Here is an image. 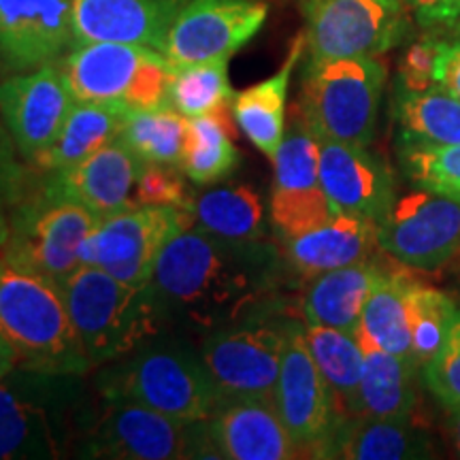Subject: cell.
I'll use <instances>...</instances> for the list:
<instances>
[{
	"label": "cell",
	"mask_w": 460,
	"mask_h": 460,
	"mask_svg": "<svg viewBox=\"0 0 460 460\" xmlns=\"http://www.w3.org/2000/svg\"><path fill=\"white\" fill-rule=\"evenodd\" d=\"M407 309H410L411 358L418 367H427L444 345L458 309L446 292L418 281H411L407 292Z\"/></svg>",
	"instance_id": "cell-36"
},
{
	"label": "cell",
	"mask_w": 460,
	"mask_h": 460,
	"mask_svg": "<svg viewBox=\"0 0 460 460\" xmlns=\"http://www.w3.org/2000/svg\"><path fill=\"white\" fill-rule=\"evenodd\" d=\"M217 458L290 460L301 452L281 422L273 399H228L205 420Z\"/></svg>",
	"instance_id": "cell-21"
},
{
	"label": "cell",
	"mask_w": 460,
	"mask_h": 460,
	"mask_svg": "<svg viewBox=\"0 0 460 460\" xmlns=\"http://www.w3.org/2000/svg\"><path fill=\"white\" fill-rule=\"evenodd\" d=\"M60 290L92 367H105L164 335L147 284L130 286L102 269L79 267Z\"/></svg>",
	"instance_id": "cell-5"
},
{
	"label": "cell",
	"mask_w": 460,
	"mask_h": 460,
	"mask_svg": "<svg viewBox=\"0 0 460 460\" xmlns=\"http://www.w3.org/2000/svg\"><path fill=\"white\" fill-rule=\"evenodd\" d=\"M194 222L209 233L226 239H262L264 205L261 194L250 186H224L194 199Z\"/></svg>",
	"instance_id": "cell-34"
},
{
	"label": "cell",
	"mask_w": 460,
	"mask_h": 460,
	"mask_svg": "<svg viewBox=\"0 0 460 460\" xmlns=\"http://www.w3.org/2000/svg\"><path fill=\"white\" fill-rule=\"evenodd\" d=\"M273 160L271 220L281 239H292L335 214L320 183V141L296 115Z\"/></svg>",
	"instance_id": "cell-15"
},
{
	"label": "cell",
	"mask_w": 460,
	"mask_h": 460,
	"mask_svg": "<svg viewBox=\"0 0 460 460\" xmlns=\"http://www.w3.org/2000/svg\"><path fill=\"white\" fill-rule=\"evenodd\" d=\"M305 341L331 390L341 422L358 416L360 384L365 373V349L358 332L305 324Z\"/></svg>",
	"instance_id": "cell-28"
},
{
	"label": "cell",
	"mask_w": 460,
	"mask_h": 460,
	"mask_svg": "<svg viewBox=\"0 0 460 460\" xmlns=\"http://www.w3.org/2000/svg\"><path fill=\"white\" fill-rule=\"evenodd\" d=\"M152 51L156 49L111 41L73 45L62 73L75 102L124 101L137 71Z\"/></svg>",
	"instance_id": "cell-23"
},
{
	"label": "cell",
	"mask_w": 460,
	"mask_h": 460,
	"mask_svg": "<svg viewBox=\"0 0 460 460\" xmlns=\"http://www.w3.org/2000/svg\"><path fill=\"white\" fill-rule=\"evenodd\" d=\"M79 377L15 367L0 382V460L65 456L79 439Z\"/></svg>",
	"instance_id": "cell-4"
},
{
	"label": "cell",
	"mask_w": 460,
	"mask_h": 460,
	"mask_svg": "<svg viewBox=\"0 0 460 460\" xmlns=\"http://www.w3.org/2000/svg\"><path fill=\"white\" fill-rule=\"evenodd\" d=\"M180 172L181 169H172V166L146 164L135 188V203L180 207V209H186L192 214L194 199L188 192Z\"/></svg>",
	"instance_id": "cell-40"
},
{
	"label": "cell",
	"mask_w": 460,
	"mask_h": 460,
	"mask_svg": "<svg viewBox=\"0 0 460 460\" xmlns=\"http://www.w3.org/2000/svg\"><path fill=\"white\" fill-rule=\"evenodd\" d=\"M99 220L45 180L41 192L13 214L3 256L60 286L82 267L79 250Z\"/></svg>",
	"instance_id": "cell-8"
},
{
	"label": "cell",
	"mask_w": 460,
	"mask_h": 460,
	"mask_svg": "<svg viewBox=\"0 0 460 460\" xmlns=\"http://www.w3.org/2000/svg\"><path fill=\"white\" fill-rule=\"evenodd\" d=\"M241 164L234 146V128L228 107L188 118V137L183 147L181 171L197 186L226 180Z\"/></svg>",
	"instance_id": "cell-31"
},
{
	"label": "cell",
	"mask_w": 460,
	"mask_h": 460,
	"mask_svg": "<svg viewBox=\"0 0 460 460\" xmlns=\"http://www.w3.org/2000/svg\"><path fill=\"white\" fill-rule=\"evenodd\" d=\"M273 405L301 456L329 458L341 418L305 341V326L296 320L288 326Z\"/></svg>",
	"instance_id": "cell-12"
},
{
	"label": "cell",
	"mask_w": 460,
	"mask_h": 460,
	"mask_svg": "<svg viewBox=\"0 0 460 460\" xmlns=\"http://www.w3.org/2000/svg\"><path fill=\"white\" fill-rule=\"evenodd\" d=\"M188 118L172 107L128 109L119 141L146 164L181 169Z\"/></svg>",
	"instance_id": "cell-33"
},
{
	"label": "cell",
	"mask_w": 460,
	"mask_h": 460,
	"mask_svg": "<svg viewBox=\"0 0 460 460\" xmlns=\"http://www.w3.org/2000/svg\"><path fill=\"white\" fill-rule=\"evenodd\" d=\"M278 256L256 241L226 239L200 226L177 233L147 281L163 329L209 335L267 307Z\"/></svg>",
	"instance_id": "cell-1"
},
{
	"label": "cell",
	"mask_w": 460,
	"mask_h": 460,
	"mask_svg": "<svg viewBox=\"0 0 460 460\" xmlns=\"http://www.w3.org/2000/svg\"><path fill=\"white\" fill-rule=\"evenodd\" d=\"M190 0H73V45L111 41L163 51Z\"/></svg>",
	"instance_id": "cell-20"
},
{
	"label": "cell",
	"mask_w": 460,
	"mask_h": 460,
	"mask_svg": "<svg viewBox=\"0 0 460 460\" xmlns=\"http://www.w3.org/2000/svg\"><path fill=\"white\" fill-rule=\"evenodd\" d=\"M410 0H303L309 62L377 58L410 34Z\"/></svg>",
	"instance_id": "cell-10"
},
{
	"label": "cell",
	"mask_w": 460,
	"mask_h": 460,
	"mask_svg": "<svg viewBox=\"0 0 460 460\" xmlns=\"http://www.w3.org/2000/svg\"><path fill=\"white\" fill-rule=\"evenodd\" d=\"M267 307L200 339V356L222 401L273 399L290 320Z\"/></svg>",
	"instance_id": "cell-9"
},
{
	"label": "cell",
	"mask_w": 460,
	"mask_h": 460,
	"mask_svg": "<svg viewBox=\"0 0 460 460\" xmlns=\"http://www.w3.org/2000/svg\"><path fill=\"white\" fill-rule=\"evenodd\" d=\"M146 163L115 139L82 163L60 171H45V180L62 197L107 217L135 203V188Z\"/></svg>",
	"instance_id": "cell-19"
},
{
	"label": "cell",
	"mask_w": 460,
	"mask_h": 460,
	"mask_svg": "<svg viewBox=\"0 0 460 460\" xmlns=\"http://www.w3.org/2000/svg\"><path fill=\"white\" fill-rule=\"evenodd\" d=\"M377 243L402 267L441 269L460 256V200L430 190L394 199L377 222Z\"/></svg>",
	"instance_id": "cell-13"
},
{
	"label": "cell",
	"mask_w": 460,
	"mask_h": 460,
	"mask_svg": "<svg viewBox=\"0 0 460 460\" xmlns=\"http://www.w3.org/2000/svg\"><path fill=\"white\" fill-rule=\"evenodd\" d=\"M320 141V183L335 214L379 222L394 203L393 172L369 147Z\"/></svg>",
	"instance_id": "cell-17"
},
{
	"label": "cell",
	"mask_w": 460,
	"mask_h": 460,
	"mask_svg": "<svg viewBox=\"0 0 460 460\" xmlns=\"http://www.w3.org/2000/svg\"><path fill=\"white\" fill-rule=\"evenodd\" d=\"M358 339L365 349L358 416L411 418L418 402L416 371L420 367L411 358L388 354L367 339Z\"/></svg>",
	"instance_id": "cell-30"
},
{
	"label": "cell",
	"mask_w": 460,
	"mask_h": 460,
	"mask_svg": "<svg viewBox=\"0 0 460 460\" xmlns=\"http://www.w3.org/2000/svg\"><path fill=\"white\" fill-rule=\"evenodd\" d=\"M427 430L411 418H349L339 424L329 458L407 460L433 456Z\"/></svg>",
	"instance_id": "cell-26"
},
{
	"label": "cell",
	"mask_w": 460,
	"mask_h": 460,
	"mask_svg": "<svg viewBox=\"0 0 460 460\" xmlns=\"http://www.w3.org/2000/svg\"><path fill=\"white\" fill-rule=\"evenodd\" d=\"M305 48H307L305 32L296 34L279 71L261 84L250 85L233 101L234 122L245 132L252 146L267 158L275 156L281 139H284L288 88H290L292 73L305 54Z\"/></svg>",
	"instance_id": "cell-25"
},
{
	"label": "cell",
	"mask_w": 460,
	"mask_h": 460,
	"mask_svg": "<svg viewBox=\"0 0 460 460\" xmlns=\"http://www.w3.org/2000/svg\"><path fill=\"white\" fill-rule=\"evenodd\" d=\"M73 105V92L56 62L0 84V113L15 146L32 163L54 146Z\"/></svg>",
	"instance_id": "cell-16"
},
{
	"label": "cell",
	"mask_w": 460,
	"mask_h": 460,
	"mask_svg": "<svg viewBox=\"0 0 460 460\" xmlns=\"http://www.w3.org/2000/svg\"><path fill=\"white\" fill-rule=\"evenodd\" d=\"M450 435H452L454 450H456V454L460 456V407L450 410Z\"/></svg>",
	"instance_id": "cell-45"
},
{
	"label": "cell",
	"mask_w": 460,
	"mask_h": 460,
	"mask_svg": "<svg viewBox=\"0 0 460 460\" xmlns=\"http://www.w3.org/2000/svg\"><path fill=\"white\" fill-rule=\"evenodd\" d=\"M128 105L111 102H75L54 146L34 164L43 171H60L82 163L107 143L119 139Z\"/></svg>",
	"instance_id": "cell-29"
},
{
	"label": "cell",
	"mask_w": 460,
	"mask_h": 460,
	"mask_svg": "<svg viewBox=\"0 0 460 460\" xmlns=\"http://www.w3.org/2000/svg\"><path fill=\"white\" fill-rule=\"evenodd\" d=\"M17 365H20V356H17L15 348L9 343L7 337L0 335V382H3Z\"/></svg>",
	"instance_id": "cell-44"
},
{
	"label": "cell",
	"mask_w": 460,
	"mask_h": 460,
	"mask_svg": "<svg viewBox=\"0 0 460 460\" xmlns=\"http://www.w3.org/2000/svg\"><path fill=\"white\" fill-rule=\"evenodd\" d=\"M73 45V0H0V65L28 71Z\"/></svg>",
	"instance_id": "cell-18"
},
{
	"label": "cell",
	"mask_w": 460,
	"mask_h": 460,
	"mask_svg": "<svg viewBox=\"0 0 460 460\" xmlns=\"http://www.w3.org/2000/svg\"><path fill=\"white\" fill-rule=\"evenodd\" d=\"M437 37L422 39V41L413 43L407 54L402 56L401 71H399V84L411 90H424L435 84L433 71H435V58H437Z\"/></svg>",
	"instance_id": "cell-42"
},
{
	"label": "cell",
	"mask_w": 460,
	"mask_h": 460,
	"mask_svg": "<svg viewBox=\"0 0 460 460\" xmlns=\"http://www.w3.org/2000/svg\"><path fill=\"white\" fill-rule=\"evenodd\" d=\"M190 226L194 216L180 207L132 205L96 222L79 250V264L102 269L130 286H146L164 245Z\"/></svg>",
	"instance_id": "cell-11"
},
{
	"label": "cell",
	"mask_w": 460,
	"mask_h": 460,
	"mask_svg": "<svg viewBox=\"0 0 460 460\" xmlns=\"http://www.w3.org/2000/svg\"><path fill=\"white\" fill-rule=\"evenodd\" d=\"M228 60L200 62L172 68L171 107L186 118L217 111L233 102V88L228 82Z\"/></svg>",
	"instance_id": "cell-35"
},
{
	"label": "cell",
	"mask_w": 460,
	"mask_h": 460,
	"mask_svg": "<svg viewBox=\"0 0 460 460\" xmlns=\"http://www.w3.org/2000/svg\"><path fill=\"white\" fill-rule=\"evenodd\" d=\"M410 7L430 37H460V0H410Z\"/></svg>",
	"instance_id": "cell-41"
},
{
	"label": "cell",
	"mask_w": 460,
	"mask_h": 460,
	"mask_svg": "<svg viewBox=\"0 0 460 460\" xmlns=\"http://www.w3.org/2000/svg\"><path fill=\"white\" fill-rule=\"evenodd\" d=\"M109 365L96 379L101 394L141 402L175 422H200L222 402L200 349L180 337L158 335Z\"/></svg>",
	"instance_id": "cell-2"
},
{
	"label": "cell",
	"mask_w": 460,
	"mask_h": 460,
	"mask_svg": "<svg viewBox=\"0 0 460 460\" xmlns=\"http://www.w3.org/2000/svg\"><path fill=\"white\" fill-rule=\"evenodd\" d=\"M394 119L401 132V149L460 143V101L439 84L424 90L396 84Z\"/></svg>",
	"instance_id": "cell-27"
},
{
	"label": "cell",
	"mask_w": 460,
	"mask_h": 460,
	"mask_svg": "<svg viewBox=\"0 0 460 460\" xmlns=\"http://www.w3.org/2000/svg\"><path fill=\"white\" fill-rule=\"evenodd\" d=\"M286 258L307 279L332 269L371 261L377 243V224L358 216L332 214L307 233L284 239Z\"/></svg>",
	"instance_id": "cell-22"
},
{
	"label": "cell",
	"mask_w": 460,
	"mask_h": 460,
	"mask_svg": "<svg viewBox=\"0 0 460 460\" xmlns=\"http://www.w3.org/2000/svg\"><path fill=\"white\" fill-rule=\"evenodd\" d=\"M0 335L24 369L84 376L92 369L60 286L0 256Z\"/></svg>",
	"instance_id": "cell-3"
},
{
	"label": "cell",
	"mask_w": 460,
	"mask_h": 460,
	"mask_svg": "<svg viewBox=\"0 0 460 460\" xmlns=\"http://www.w3.org/2000/svg\"><path fill=\"white\" fill-rule=\"evenodd\" d=\"M267 15L261 0H190L166 34L163 56L172 68L230 58L256 37Z\"/></svg>",
	"instance_id": "cell-14"
},
{
	"label": "cell",
	"mask_w": 460,
	"mask_h": 460,
	"mask_svg": "<svg viewBox=\"0 0 460 460\" xmlns=\"http://www.w3.org/2000/svg\"><path fill=\"white\" fill-rule=\"evenodd\" d=\"M401 160L418 188L460 200V143L446 147H402Z\"/></svg>",
	"instance_id": "cell-37"
},
{
	"label": "cell",
	"mask_w": 460,
	"mask_h": 460,
	"mask_svg": "<svg viewBox=\"0 0 460 460\" xmlns=\"http://www.w3.org/2000/svg\"><path fill=\"white\" fill-rule=\"evenodd\" d=\"M382 273L379 264L365 261L315 275L301 303L305 324L358 332L362 309Z\"/></svg>",
	"instance_id": "cell-24"
},
{
	"label": "cell",
	"mask_w": 460,
	"mask_h": 460,
	"mask_svg": "<svg viewBox=\"0 0 460 460\" xmlns=\"http://www.w3.org/2000/svg\"><path fill=\"white\" fill-rule=\"evenodd\" d=\"M172 66L163 51H152L132 79L124 102L130 109H163L171 107Z\"/></svg>",
	"instance_id": "cell-39"
},
{
	"label": "cell",
	"mask_w": 460,
	"mask_h": 460,
	"mask_svg": "<svg viewBox=\"0 0 460 460\" xmlns=\"http://www.w3.org/2000/svg\"><path fill=\"white\" fill-rule=\"evenodd\" d=\"M94 422L85 430L77 456L113 460L217 458L205 420L181 424L122 396L101 394Z\"/></svg>",
	"instance_id": "cell-7"
},
{
	"label": "cell",
	"mask_w": 460,
	"mask_h": 460,
	"mask_svg": "<svg viewBox=\"0 0 460 460\" xmlns=\"http://www.w3.org/2000/svg\"><path fill=\"white\" fill-rule=\"evenodd\" d=\"M424 382L447 410L460 407V309L441 349L424 367Z\"/></svg>",
	"instance_id": "cell-38"
},
{
	"label": "cell",
	"mask_w": 460,
	"mask_h": 460,
	"mask_svg": "<svg viewBox=\"0 0 460 460\" xmlns=\"http://www.w3.org/2000/svg\"><path fill=\"white\" fill-rule=\"evenodd\" d=\"M7 237H9V226L4 224L3 214H0V247H4V243H7Z\"/></svg>",
	"instance_id": "cell-46"
},
{
	"label": "cell",
	"mask_w": 460,
	"mask_h": 460,
	"mask_svg": "<svg viewBox=\"0 0 460 460\" xmlns=\"http://www.w3.org/2000/svg\"><path fill=\"white\" fill-rule=\"evenodd\" d=\"M433 79L460 101V37L437 41Z\"/></svg>",
	"instance_id": "cell-43"
},
{
	"label": "cell",
	"mask_w": 460,
	"mask_h": 460,
	"mask_svg": "<svg viewBox=\"0 0 460 460\" xmlns=\"http://www.w3.org/2000/svg\"><path fill=\"white\" fill-rule=\"evenodd\" d=\"M386 77V65L377 58L309 62L298 113L318 139L369 147Z\"/></svg>",
	"instance_id": "cell-6"
},
{
	"label": "cell",
	"mask_w": 460,
	"mask_h": 460,
	"mask_svg": "<svg viewBox=\"0 0 460 460\" xmlns=\"http://www.w3.org/2000/svg\"><path fill=\"white\" fill-rule=\"evenodd\" d=\"M411 281L407 273H390L384 269L367 298L358 329V337L401 358H411V329L410 309H407V292Z\"/></svg>",
	"instance_id": "cell-32"
}]
</instances>
